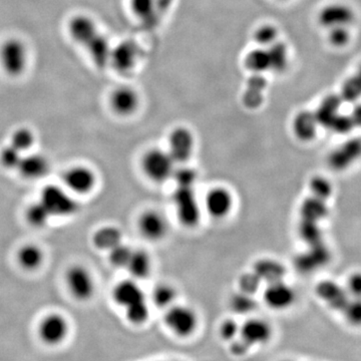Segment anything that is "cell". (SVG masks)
Masks as SVG:
<instances>
[{
    "label": "cell",
    "mask_w": 361,
    "mask_h": 361,
    "mask_svg": "<svg viewBox=\"0 0 361 361\" xmlns=\"http://www.w3.org/2000/svg\"><path fill=\"white\" fill-rule=\"evenodd\" d=\"M173 176L175 177L178 187H193L197 179L196 172L191 168H180L174 171Z\"/></svg>",
    "instance_id": "obj_42"
},
{
    "label": "cell",
    "mask_w": 361,
    "mask_h": 361,
    "mask_svg": "<svg viewBox=\"0 0 361 361\" xmlns=\"http://www.w3.org/2000/svg\"><path fill=\"white\" fill-rule=\"evenodd\" d=\"M28 222L33 227L42 228L49 224V220L51 219V214L47 210V207L39 201L37 203L32 204L28 208L27 213H26Z\"/></svg>",
    "instance_id": "obj_31"
},
{
    "label": "cell",
    "mask_w": 361,
    "mask_h": 361,
    "mask_svg": "<svg viewBox=\"0 0 361 361\" xmlns=\"http://www.w3.org/2000/svg\"><path fill=\"white\" fill-rule=\"evenodd\" d=\"M30 52L27 45L18 37H9L0 47V66L6 75L20 77L27 68Z\"/></svg>",
    "instance_id": "obj_2"
},
{
    "label": "cell",
    "mask_w": 361,
    "mask_h": 361,
    "mask_svg": "<svg viewBox=\"0 0 361 361\" xmlns=\"http://www.w3.org/2000/svg\"><path fill=\"white\" fill-rule=\"evenodd\" d=\"M176 296H177V293L172 286L168 284H161L157 286L154 290V303L156 304L157 307L167 310L174 304Z\"/></svg>",
    "instance_id": "obj_32"
},
{
    "label": "cell",
    "mask_w": 361,
    "mask_h": 361,
    "mask_svg": "<svg viewBox=\"0 0 361 361\" xmlns=\"http://www.w3.org/2000/svg\"><path fill=\"white\" fill-rule=\"evenodd\" d=\"M310 188L313 193H314L316 198L322 199V200L329 197L330 193H331V186L323 178H314V179H312Z\"/></svg>",
    "instance_id": "obj_45"
},
{
    "label": "cell",
    "mask_w": 361,
    "mask_h": 361,
    "mask_svg": "<svg viewBox=\"0 0 361 361\" xmlns=\"http://www.w3.org/2000/svg\"><path fill=\"white\" fill-rule=\"evenodd\" d=\"M23 157L21 152L9 145L2 149L1 153H0V161L4 167L13 170V169H18Z\"/></svg>",
    "instance_id": "obj_39"
},
{
    "label": "cell",
    "mask_w": 361,
    "mask_h": 361,
    "mask_svg": "<svg viewBox=\"0 0 361 361\" xmlns=\"http://www.w3.org/2000/svg\"><path fill=\"white\" fill-rule=\"evenodd\" d=\"M282 361H294V360H282Z\"/></svg>",
    "instance_id": "obj_53"
},
{
    "label": "cell",
    "mask_w": 361,
    "mask_h": 361,
    "mask_svg": "<svg viewBox=\"0 0 361 361\" xmlns=\"http://www.w3.org/2000/svg\"><path fill=\"white\" fill-rule=\"evenodd\" d=\"M113 296L116 302L125 310L134 307L137 304L146 302V297L141 287L130 280H126L116 285Z\"/></svg>",
    "instance_id": "obj_17"
},
{
    "label": "cell",
    "mask_w": 361,
    "mask_h": 361,
    "mask_svg": "<svg viewBox=\"0 0 361 361\" xmlns=\"http://www.w3.org/2000/svg\"><path fill=\"white\" fill-rule=\"evenodd\" d=\"M92 241H94V245L101 250L110 251L122 243V232L118 228L108 226V227L97 230L94 233Z\"/></svg>",
    "instance_id": "obj_24"
},
{
    "label": "cell",
    "mask_w": 361,
    "mask_h": 361,
    "mask_svg": "<svg viewBox=\"0 0 361 361\" xmlns=\"http://www.w3.org/2000/svg\"><path fill=\"white\" fill-rule=\"evenodd\" d=\"M164 322L168 329L180 338L193 336L199 325L198 315L188 306L173 304L164 315Z\"/></svg>",
    "instance_id": "obj_3"
},
{
    "label": "cell",
    "mask_w": 361,
    "mask_h": 361,
    "mask_svg": "<svg viewBox=\"0 0 361 361\" xmlns=\"http://www.w3.org/2000/svg\"><path fill=\"white\" fill-rule=\"evenodd\" d=\"M318 18H319L320 25L330 28V30L334 27H341V26L348 27L355 20V13L350 7L344 6V4H334L325 6L320 11Z\"/></svg>",
    "instance_id": "obj_14"
},
{
    "label": "cell",
    "mask_w": 361,
    "mask_h": 361,
    "mask_svg": "<svg viewBox=\"0 0 361 361\" xmlns=\"http://www.w3.org/2000/svg\"><path fill=\"white\" fill-rule=\"evenodd\" d=\"M85 49L89 52L90 59L94 61V65L99 68H104L110 63L111 51L113 47H111L109 39L101 32Z\"/></svg>",
    "instance_id": "obj_21"
},
{
    "label": "cell",
    "mask_w": 361,
    "mask_h": 361,
    "mask_svg": "<svg viewBox=\"0 0 361 361\" xmlns=\"http://www.w3.org/2000/svg\"><path fill=\"white\" fill-rule=\"evenodd\" d=\"M264 301L272 310H287L295 301V292L282 280L272 282L264 292Z\"/></svg>",
    "instance_id": "obj_12"
},
{
    "label": "cell",
    "mask_w": 361,
    "mask_h": 361,
    "mask_svg": "<svg viewBox=\"0 0 361 361\" xmlns=\"http://www.w3.org/2000/svg\"><path fill=\"white\" fill-rule=\"evenodd\" d=\"M170 149L169 154L175 163H184L189 160L194 151V137L189 130L177 128L173 130L169 139Z\"/></svg>",
    "instance_id": "obj_10"
},
{
    "label": "cell",
    "mask_w": 361,
    "mask_h": 361,
    "mask_svg": "<svg viewBox=\"0 0 361 361\" xmlns=\"http://www.w3.org/2000/svg\"><path fill=\"white\" fill-rule=\"evenodd\" d=\"M273 329L270 323L261 318H251L240 324L238 336L229 343L232 355L243 357L258 346L264 345L272 339Z\"/></svg>",
    "instance_id": "obj_1"
},
{
    "label": "cell",
    "mask_w": 361,
    "mask_h": 361,
    "mask_svg": "<svg viewBox=\"0 0 361 361\" xmlns=\"http://www.w3.org/2000/svg\"><path fill=\"white\" fill-rule=\"evenodd\" d=\"M174 0H155L156 7L158 11H167Z\"/></svg>",
    "instance_id": "obj_51"
},
{
    "label": "cell",
    "mask_w": 361,
    "mask_h": 361,
    "mask_svg": "<svg viewBox=\"0 0 361 361\" xmlns=\"http://www.w3.org/2000/svg\"><path fill=\"white\" fill-rule=\"evenodd\" d=\"M277 30L273 25H266L260 26L255 33L254 39L261 47H268L277 42Z\"/></svg>",
    "instance_id": "obj_37"
},
{
    "label": "cell",
    "mask_w": 361,
    "mask_h": 361,
    "mask_svg": "<svg viewBox=\"0 0 361 361\" xmlns=\"http://www.w3.org/2000/svg\"><path fill=\"white\" fill-rule=\"evenodd\" d=\"M261 280L259 279L257 275L247 274L244 275L243 277L240 280V286H241L242 290L244 293L252 294L256 290H258L259 285H260Z\"/></svg>",
    "instance_id": "obj_48"
},
{
    "label": "cell",
    "mask_w": 361,
    "mask_h": 361,
    "mask_svg": "<svg viewBox=\"0 0 361 361\" xmlns=\"http://www.w3.org/2000/svg\"><path fill=\"white\" fill-rule=\"evenodd\" d=\"M353 128H355V125H353L350 116L337 115L330 129L336 130L339 134H348Z\"/></svg>",
    "instance_id": "obj_47"
},
{
    "label": "cell",
    "mask_w": 361,
    "mask_h": 361,
    "mask_svg": "<svg viewBox=\"0 0 361 361\" xmlns=\"http://www.w3.org/2000/svg\"><path fill=\"white\" fill-rule=\"evenodd\" d=\"M231 305L233 310L237 312L246 313L250 312L255 307V302L250 294L241 293L237 294L232 298Z\"/></svg>",
    "instance_id": "obj_40"
},
{
    "label": "cell",
    "mask_w": 361,
    "mask_h": 361,
    "mask_svg": "<svg viewBox=\"0 0 361 361\" xmlns=\"http://www.w3.org/2000/svg\"><path fill=\"white\" fill-rule=\"evenodd\" d=\"M264 80L260 77L251 78L248 90L245 94L246 106L256 108L262 101V90L264 89Z\"/></svg>",
    "instance_id": "obj_34"
},
{
    "label": "cell",
    "mask_w": 361,
    "mask_h": 361,
    "mask_svg": "<svg viewBox=\"0 0 361 361\" xmlns=\"http://www.w3.org/2000/svg\"><path fill=\"white\" fill-rule=\"evenodd\" d=\"M329 40L336 47H343L348 44L349 40L348 27L341 26V27L331 28L329 32Z\"/></svg>",
    "instance_id": "obj_46"
},
{
    "label": "cell",
    "mask_w": 361,
    "mask_h": 361,
    "mask_svg": "<svg viewBox=\"0 0 361 361\" xmlns=\"http://www.w3.org/2000/svg\"><path fill=\"white\" fill-rule=\"evenodd\" d=\"M350 118L355 127H361V104H356Z\"/></svg>",
    "instance_id": "obj_50"
},
{
    "label": "cell",
    "mask_w": 361,
    "mask_h": 361,
    "mask_svg": "<svg viewBox=\"0 0 361 361\" xmlns=\"http://www.w3.org/2000/svg\"><path fill=\"white\" fill-rule=\"evenodd\" d=\"M318 293L331 307L337 310L343 311L349 302L346 299L345 292L331 282L320 284L318 287Z\"/></svg>",
    "instance_id": "obj_23"
},
{
    "label": "cell",
    "mask_w": 361,
    "mask_h": 361,
    "mask_svg": "<svg viewBox=\"0 0 361 361\" xmlns=\"http://www.w3.org/2000/svg\"><path fill=\"white\" fill-rule=\"evenodd\" d=\"M130 7L137 18L147 25H155L157 9L155 0H130Z\"/></svg>",
    "instance_id": "obj_28"
},
{
    "label": "cell",
    "mask_w": 361,
    "mask_h": 361,
    "mask_svg": "<svg viewBox=\"0 0 361 361\" xmlns=\"http://www.w3.org/2000/svg\"><path fill=\"white\" fill-rule=\"evenodd\" d=\"M177 215L183 225L193 227L200 220V210L192 188L178 187L174 193Z\"/></svg>",
    "instance_id": "obj_7"
},
{
    "label": "cell",
    "mask_w": 361,
    "mask_h": 361,
    "mask_svg": "<svg viewBox=\"0 0 361 361\" xmlns=\"http://www.w3.org/2000/svg\"><path fill=\"white\" fill-rule=\"evenodd\" d=\"M68 35L73 42L82 47H87L99 35L96 21L87 14H77L68 20Z\"/></svg>",
    "instance_id": "obj_9"
},
{
    "label": "cell",
    "mask_w": 361,
    "mask_h": 361,
    "mask_svg": "<svg viewBox=\"0 0 361 361\" xmlns=\"http://www.w3.org/2000/svg\"><path fill=\"white\" fill-rule=\"evenodd\" d=\"M111 106L118 115L130 116L134 114L139 106V96L133 87H118L110 97Z\"/></svg>",
    "instance_id": "obj_18"
},
{
    "label": "cell",
    "mask_w": 361,
    "mask_h": 361,
    "mask_svg": "<svg viewBox=\"0 0 361 361\" xmlns=\"http://www.w3.org/2000/svg\"><path fill=\"white\" fill-rule=\"evenodd\" d=\"M139 49L132 42H123L111 49L110 63L118 73H128L137 65Z\"/></svg>",
    "instance_id": "obj_13"
},
{
    "label": "cell",
    "mask_w": 361,
    "mask_h": 361,
    "mask_svg": "<svg viewBox=\"0 0 361 361\" xmlns=\"http://www.w3.org/2000/svg\"><path fill=\"white\" fill-rule=\"evenodd\" d=\"M18 259L21 267L26 270H35L42 266L44 253L39 247L28 244L18 252Z\"/></svg>",
    "instance_id": "obj_26"
},
{
    "label": "cell",
    "mask_w": 361,
    "mask_h": 361,
    "mask_svg": "<svg viewBox=\"0 0 361 361\" xmlns=\"http://www.w3.org/2000/svg\"><path fill=\"white\" fill-rule=\"evenodd\" d=\"M356 77H357L358 80H360L361 82V65L360 66V68H358L357 75H356Z\"/></svg>",
    "instance_id": "obj_52"
},
{
    "label": "cell",
    "mask_w": 361,
    "mask_h": 361,
    "mask_svg": "<svg viewBox=\"0 0 361 361\" xmlns=\"http://www.w3.org/2000/svg\"><path fill=\"white\" fill-rule=\"evenodd\" d=\"M205 205L207 211L212 217L222 219L231 212L232 195L225 188H214L207 194Z\"/></svg>",
    "instance_id": "obj_15"
},
{
    "label": "cell",
    "mask_w": 361,
    "mask_h": 361,
    "mask_svg": "<svg viewBox=\"0 0 361 361\" xmlns=\"http://www.w3.org/2000/svg\"><path fill=\"white\" fill-rule=\"evenodd\" d=\"M127 268L129 269L130 274L137 278V279L147 277L151 272V259H149V256L146 252L142 250L133 251Z\"/></svg>",
    "instance_id": "obj_25"
},
{
    "label": "cell",
    "mask_w": 361,
    "mask_h": 361,
    "mask_svg": "<svg viewBox=\"0 0 361 361\" xmlns=\"http://www.w3.org/2000/svg\"><path fill=\"white\" fill-rule=\"evenodd\" d=\"M40 202L51 214L52 217H71L80 210V204L61 187H45L40 196Z\"/></svg>",
    "instance_id": "obj_4"
},
{
    "label": "cell",
    "mask_w": 361,
    "mask_h": 361,
    "mask_svg": "<svg viewBox=\"0 0 361 361\" xmlns=\"http://www.w3.org/2000/svg\"><path fill=\"white\" fill-rule=\"evenodd\" d=\"M175 161L169 152L149 149L142 159V169L147 177L154 182H165L174 173Z\"/></svg>",
    "instance_id": "obj_5"
},
{
    "label": "cell",
    "mask_w": 361,
    "mask_h": 361,
    "mask_svg": "<svg viewBox=\"0 0 361 361\" xmlns=\"http://www.w3.org/2000/svg\"><path fill=\"white\" fill-rule=\"evenodd\" d=\"M66 284L71 295L80 301H87L94 293V278L84 266H73L66 273Z\"/></svg>",
    "instance_id": "obj_8"
},
{
    "label": "cell",
    "mask_w": 361,
    "mask_h": 361,
    "mask_svg": "<svg viewBox=\"0 0 361 361\" xmlns=\"http://www.w3.org/2000/svg\"><path fill=\"white\" fill-rule=\"evenodd\" d=\"M317 118L315 113L301 111L295 116L293 122L294 134L301 141H310L317 132Z\"/></svg>",
    "instance_id": "obj_22"
},
{
    "label": "cell",
    "mask_w": 361,
    "mask_h": 361,
    "mask_svg": "<svg viewBox=\"0 0 361 361\" xmlns=\"http://www.w3.org/2000/svg\"><path fill=\"white\" fill-rule=\"evenodd\" d=\"M254 273L257 275L259 279H265L266 281L272 283V282L282 280L285 270L283 266L279 264L276 261L262 260L256 264Z\"/></svg>",
    "instance_id": "obj_27"
},
{
    "label": "cell",
    "mask_w": 361,
    "mask_h": 361,
    "mask_svg": "<svg viewBox=\"0 0 361 361\" xmlns=\"http://www.w3.org/2000/svg\"><path fill=\"white\" fill-rule=\"evenodd\" d=\"M245 66L256 73H265L270 70V59L267 49H254L247 54Z\"/></svg>",
    "instance_id": "obj_29"
},
{
    "label": "cell",
    "mask_w": 361,
    "mask_h": 361,
    "mask_svg": "<svg viewBox=\"0 0 361 361\" xmlns=\"http://www.w3.org/2000/svg\"><path fill=\"white\" fill-rule=\"evenodd\" d=\"M133 250L130 247L123 245L116 246L115 248L110 250V261L111 264L116 267H127L130 256H132Z\"/></svg>",
    "instance_id": "obj_38"
},
{
    "label": "cell",
    "mask_w": 361,
    "mask_h": 361,
    "mask_svg": "<svg viewBox=\"0 0 361 361\" xmlns=\"http://www.w3.org/2000/svg\"><path fill=\"white\" fill-rule=\"evenodd\" d=\"M139 229L145 238L151 241H159L167 235L168 223L156 211H147L139 219Z\"/></svg>",
    "instance_id": "obj_16"
},
{
    "label": "cell",
    "mask_w": 361,
    "mask_h": 361,
    "mask_svg": "<svg viewBox=\"0 0 361 361\" xmlns=\"http://www.w3.org/2000/svg\"><path fill=\"white\" fill-rule=\"evenodd\" d=\"M348 288L355 298H361V273H356L349 278Z\"/></svg>",
    "instance_id": "obj_49"
},
{
    "label": "cell",
    "mask_w": 361,
    "mask_h": 361,
    "mask_svg": "<svg viewBox=\"0 0 361 361\" xmlns=\"http://www.w3.org/2000/svg\"><path fill=\"white\" fill-rule=\"evenodd\" d=\"M240 324L234 319H226L221 324L219 334L223 341L231 343L238 336Z\"/></svg>",
    "instance_id": "obj_41"
},
{
    "label": "cell",
    "mask_w": 361,
    "mask_h": 361,
    "mask_svg": "<svg viewBox=\"0 0 361 361\" xmlns=\"http://www.w3.org/2000/svg\"><path fill=\"white\" fill-rule=\"evenodd\" d=\"M70 324L63 315L51 313L39 323V338L49 346H58L68 338Z\"/></svg>",
    "instance_id": "obj_6"
},
{
    "label": "cell",
    "mask_w": 361,
    "mask_h": 361,
    "mask_svg": "<svg viewBox=\"0 0 361 361\" xmlns=\"http://www.w3.org/2000/svg\"><path fill=\"white\" fill-rule=\"evenodd\" d=\"M270 59V70L282 71L288 63V54L286 47L281 42H274L267 47Z\"/></svg>",
    "instance_id": "obj_30"
},
{
    "label": "cell",
    "mask_w": 361,
    "mask_h": 361,
    "mask_svg": "<svg viewBox=\"0 0 361 361\" xmlns=\"http://www.w3.org/2000/svg\"><path fill=\"white\" fill-rule=\"evenodd\" d=\"M63 180L66 186L73 193L85 195L89 194L96 186L97 178L90 168L80 166V167L71 168L66 173Z\"/></svg>",
    "instance_id": "obj_11"
},
{
    "label": "cell",
    "mask_w": 361,
    "mask_h": 361,
    "mask_svg": "<svg viewBox=\"0 0 361 361\" xmlns=\"http://www.w3.org/2000/svg\"><path fill=\"white\" fill-rule=\"evenodd\" d=\"M360 156H361L360 140H351L344 144L341 148L334 152L330 156L329 161L332 167L343 169L350 165Z\"/></svg>",
    "instance_id": "obj_20"
},
{
    "label": "cell",
    "mask_w": 361,
    "mask_h": 361,
    "mask_svg": "<svg viewBox=\"0 0 361 361\" xmlns=\"http://www.w3.org/2000/svg\"><path fill=\"white\" fill-rule=\"evenodd\" d=\"M304 220L316 221L322 219L326 215V207L322 199L314 198L306 200L302 206Z\"/></svg>",
    "instance_id": "obj_33"
},
{
    "label": "cell",
    "mask_w": 361,
    "mask_h": 361,
    "mask_svg": "<svg viewBox=\"0 0 361 361\" xmlns=\"http://www.w3.org/2000/svg\"><path fill=\"white\" fill-rule=\"evenodd\" d=\"M300 233L305 241L310 242L312 245L317 243L320 238V231L314 221L304 220L300 227Z\"/></svg>",
    "instance_id": "obj_43"
},
{
    "label": "cell",
    "mask_w": 361,
    "mask_h": 361,
    "mask_svg": "<svg viewBox=\"0 0 361 361\" xmlns=\"http://www.w3.org/2000/svg\"><path fill=\"white\" fill-rule=\"evenodd\" d=\"M343 312L353 324L361 325V298H355V300L348 302Z\"/></svg>",
    "instance_id": "obj_44"
},
{
    "label": "cell",
    "mask_w": 361,
    "mask_h": 361,
    "mask_svg": "<svg viewBox=\"0 0 361 361\" xmlns=\"http://www.w3.org/2000/svg\"><path fill=\"white\" fill-rule=\"evenodd\" d=\"M342 101L346 103H355L361 97V82L358 78H349L342 85L341 94Z\"/></svg>",
    "instance_id": "obj_36"
},
{
    "label": "cell",
    "mask_w": 361,
    "mask_h": 361,
    "mask_svg": "<svg viewBox=\"0 0 361 361\" xmlns=\"http://www.w3.org/2000/svg\"><path fill=\"white\" fill-rule=\"evenodd\" d=\"M33 142H35V135H33L32 130L27 128H20V129L14 130L9 145L23 153L32 148Z\"/></svg>",
    "instance_id": "obj_35"
},
{
    "label": "cell",
    "mask_w": 361,
    "mask_h": 361,
    "mask_svg": "<svg viewBox=\"0 0 361 361\" xmlns=\"http://www.w3.org/2000/svg\"><path fill=\"white\" fill-rule=\"evenodd\" d=\"M16 170L26 179L37 180L44 177L49 170V161L44 156L32 154L23 155Z\"/></svg>",
    "instance_id": "obj_19"
}]
</instances>
